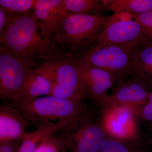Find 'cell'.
Wrapping results in <instances>:
<instances>
[{"label": "cell", "mask_w": 152, "mask_h": 152, "mask_svg": "<svg viewBox=\"0 0 152 152\" xmlns=\"http://www.w3.org/2000/svg\"><path fill=\"white\" fill-rule=\"evenodd\" d=\"M56 45L42 35L33 12L18 15L12 26L0 36V52L18 58L32 69L37 58L45 61L58 53Z\"/></svg>", "instance_id": "obj_1"}, {"label": "cell", "mask_w": 152, "mask_h": 152, "mask_svg": "<svg viewBox=\"0 0 152 152\" xmlns=\"http://www.w3.org/2000/svg\"><path fill=\"white\" fill-rule=\"evenodd\" d=\"M33 70L50 83V96L81 102L88 98L80 71L69 54L57 53Z\"/></svg>", "instance_id": "obj_2"}, {"label": "cell", "mask_w": 152, "mask_h": 152, "mask_svg": "<svg viewBox=\"0 0 152 152\" xmlns=\"http://www.w3.org/2000/svg\"><path fill=\"white\" fill-rule=\"evenodd\" d=\"M110 16L68 13L52 37L56 45L86 53L96 45Z\"/></svg>", "instance_id": "obj_3"}, {"label": "cell", "mask_w": 152, "mask_h": 152, "mask_svg": "<svg viewBox=\"0 0 152 152\" xmlns=\"http://www.w3.org/2000/svg\"><path fill=\"white\" fill-rule=\"evenodd\" d=\"M15 106L29 124L37 127L61 121H71L92 111L83 102L50 95L36 98L26 104Z\"/></svg>", "instance_id": "obj_4"}, {"label": "cell", "mask_w": 152, "mask_h": 152, "mask_svg": "<svg viewBox=\"0 0 152 152\" xmlns=\"http://www.w3.org/2000/svg\"><path fill=\"white\" fill-rule=\"evenodd\" d=\"M148 41H151L141 38L127 43L93 47L79 59L113 74L118 84L126 81V78L131 75V64L136 49Z\"/></svg>", "instance_id": "obj_5"}, {"label": "cell", "mask_w": 152, "mask_h": 152, "mask_svg": "<svg viewBox=\"0 0 152 152\" xmlns=\"http://www.w3.org/2000/svg\"><path fill=\"white\" fill-rule=\"evenodd\" d=\"M59 132L70 152H98L107 137L100 114L93 111L71 121Z\"/></svg>", "instance_id": "obj_6"}, {"label": "cell", "mask_w": 152, "mask_h": 152, "mask_svg": "<svg viewBox=\"0 0 152 152\" xmlns=\"http://www.w3.org/2000/svg\"><path fill=\"white\" fill-rule=\"evenodd\" d=\"M32 70L18 58L0 52V96L5 102L20 104Z\"/></svg>", "instance_id": "obj_7"}, {"label": "cell", "mask_w": 152, "mask_h": 152, "mask_svg": "<svg viewBox=\"0 0 152 152\" xmlns=\"http://www.w3.org/2000/svg\"><path fill=\"white\" fill-rule=\"evenodd\" d=\"M99 114L109 137L126 142L144 141L139 130V119L130 109L110 106L100 109Z\"/></svg>", "instance_id": "obj_8"}, {"label": "cell", "mask_w": 152, "mask_h": 152, "mask_svg": "<svg viewBox=\"0 0 152 152\" xmlns=\"http://www.w3.org/2000/svg\"><path fill=\"white\" fill-rule=\"evenodd\" d=\"M132 19L131 15L124 13L110 16L94 47L127 43L141 38L149 39L140 24Z\"/></svg>", "instance_id": "obj_9"}, {"label": "cell", "mask_w": 152, "mask_h": 152, "mask_svg": "<svg viewBox=\"0 0 152 152\" xmlns=\"http://www.w3.org/2000/svg\"><path fill=\"white\" fill-rule=\"evenodd\" d=\"M74 59L81 75L88 97L100 109L108 107L110 94L108 91L117 83L116 77L108 72L93 66L79 59Z\"/></svg>", "instance_id": "obj_10"}, {"label": "cell", "mask_w": 152, "mask_h": 152, "mask_svg": "<svg viewBox=\"0 0 152 152\" xmlns=\"http://www.w3.org/2000/svg\"><path fill=\"white\" fill-rule=\"evenodd\" d=\"M151 87L141 79L132 76L128 81L117 85L110 95L109 106H122L133 112L146 102Z\"/></svg>", "instance_id": "obj_11"}, {"label": "cell", "mask_w": 152, "mask_h": 152, "mask_svg": "<svg viewBox=\"0 0 152 152\" xmlns=\"http://www.w3.org/2000/svg\"><path fill=\"white\" fill-rule=\"evenodd\" d=\"M33 12L42 35L51 39L68 14L64 0H37Z\"/></svg>", "instance_id": "obj_12"}, {"label": "cell", "mask_w": 152, "mask_h": 152, "mask_svg": "<svg viewBox=\"0 0 152 152\" xmlns=\"http://www.w3.org/2000/svg\"><path fill=\"white\" fill-rule=\"evenodd\" d=\"M28 122L20 111L11 104L0 106V143L21 140Z\"/></svg>", "instance_id": "obj_13"}, {"label": "cell", "mask_w": 152, "mask_h": 152, "mask_svg": "<svg viewBox=\"0 0 152 152\" xmlns=\"http://www.w3.org/2000/svg\"><path fill=\"white\" fill-rule=\"evenodd\" d=\"M130 71L131 75L141 79L152 89V42L142 44L136 49Z\"/></svg>", "instance_id": "obj_14"}, {"label": "cell", "mask_w": 152, "mask_h": 152, "mask_svg": "<svg viewBox=\"0 0 152 152\" xmlns=\"http://www.w3.org/2000/svg\"><path fill=\"white\" fill-rule=\"evenodd\" d=\"M69 122L61 121L41 125L35 130L26 132L22 137L19 152H33L38 144L44 139L59 130Z\"/></svg>", "instance_id": "obj_15"}, {"label": "cell", "mask_w": 152, "mask_h": 152, "mask_svg": "<svg viewBox=\"0 0 152 152\" xmlns=\"http://www.w3.org/2000/svg\"><path fill=\"white\" fill-rule=\"evenodd\" d=\"M51 92V88L49 82L34 72L33 69L25 85L21 101L18 104L15 106L23 105L41 96H49Z\"/></svg>", "instance_id": "obj_16"}, {"label": "cell", "mask_w": 152, "mask_h": 152, "mask_svg": "<svg viewBox=\"0 0 152 152\" xmlns=\"http://www.w3.org/2000/svg\"><path fill=\"white\" fill-rule=\"evenodd\" d=\"M64 4L67 13L103 15L110 11L103 0H64Z\"/></svg>", "instance_id": "obj_17"}, {"label": "cell", "mask_w": 152, "mask_h": 152, "mask_svg": "<svg viewBox=\"0 0 152 152\" xmlns=\"http://www.w3.org/2000/svg\"><path fill=\"white\" fill-rule=\"evenodd\" d=\"M98 152H147L144 141L126 142L107 137Z\"/></svg>", "instance_id": "obj_18"}, {"label": "cell", "mask_w": 152, "mask_h": 152, "mask_svg": "<svg viewBox=\"0 0 152 152\" xmlns=\"http://www.w3.org/2000/svg\"><path fill=\"white\" fill-rule=\"evenodd\" d=\"M110 9L114 13H142L152 10V0H113Z\"/></svg>", "instance_id": "obj_19"}, {"label": "cell", "mask_w": 152, "mask_h": 152, "mask_svg": "<svg viewBox=\"0 0 152 152\" xmlns=\"http://www.w3.org/2000/svg\"><path fill=\"white\" fill-rule=\"evenodd\" d=\"M68 148L59 130L44 139L33 152H66Z\"/></svg>", "instance_id": "obj_20"}, {"label": "cell", "mask_w": 152, "mask_h": 152, "mask_svg": "<svg viewBox=\"0 0 152 152\" xmlns=\"http://www.w3.org/2000/svg\"><path fill=\"white\" fill-rule=\"evenodd\" d=\"M37 0H0V8L15 15L29 13L35 5Z\"/></svg>", "instance_id": "obj_21"}, {"label": "cell", "mask_w": 152, "mask_h": 152, "mask_svg": "<svg viewBox=\"0 0 152 152\" xmlns=\"http://www.w3.org/2000/svg\"><path fill=\"white\" fill-rule=\"evenodd\" d=\"M131 15L134 20L140 24L150 40L152 42V10L142 13Z\"/></svg>", "instance_id": "obj_22"}, {"label": "cell", "mask_w": 152, "mask_h": 152, "mask_svg": "<svg viewBox=\"0 0 152 152\" xmlns=\"http://www.w3.org/2000/svg\"><path fill=\"white\" fill-rule=\"evenodd\" d=\"M134 113L139 120L152 122V91L146 102Z\"/></svg>", "instance_id": "obj_23"}, {"label": "cell", "mask_w": 152, "mask_h": 152, "mask_svg": "<svg viewBox=\"0 0 152 152\" xmlns=\"http://www.w3.org/2000/svg\"><path fill=\"white\" fill-rule=\"evenodd\" d=\"M18 15L9 13L0 8V36L3 35L12 26Z\"/></svg>", "instance_id": "obj_24"}, {"label": "cell", "mask_w": 152, "mask_h": 152, "mask_svg": "<svg viewBox=\"0 0 152 152\" xmlns=\"http://www.w3.org/2000/svg\"><path fill=\"white\" fill-rule=\"evenodd\" d=\"M21 140L0 143V152H19Z\"/></svg>", "instance_id": "obj_25"}]
</instances>
